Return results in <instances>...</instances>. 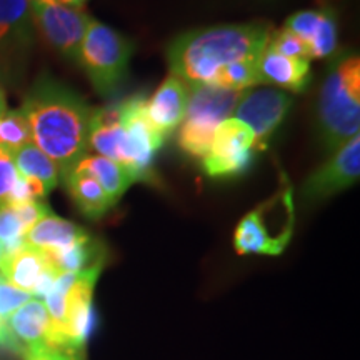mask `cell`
<instances>
[{
  "label": "cell",
  "instance_id": "cell-1",
  "mask_svg": "<svg viewBox=\"0 0 360 360\" xmlns=\"http://www.w3.org/2000/svg\"><path fill=\"white\" fill-rule=\"evenodd\" d=\"M34 143L56 162L60 182L89 155L92 109L77 92L51 77H42L29 90L22 105Z\"/></svg>",
  "mask_w": 360,
  "mask_h": 360
},
{
  "label": "cell",
  "instance_id": "cell-2",
  "mask_svg": "<svg viewBox=\"0 0 360 360\" xmlns=\"http://www.w3.org/2000/svg\"><path fill=\"white\" fill-rule=\"evenodd\" d=\"M272 32L267 22L188 30L169 45L170 74L182 79L188 87L217 85L224 67L242 60L259 62Z\"/></svg>",
  "mask_w": 360,
  "mask_h": 360
},
{
  "label": "cell",
  "instance_id": "cell-3",
  "mask_svg": "<svg viewBox=\"0 0 360 360\" xmlns=\"http://www.w3.org/2000/svg\"><path fill=\"white\" fill-rule=\"evenodd\" d=\"M319 130L328 154L357 137L360 130V62L357 56L335 60L319 94Z\"/></svg>",
  "mask_w": 360,
  "mask_h": 360
},
{
  "label": "cell",
  "instance_id": "cell-4",
  "mask_svg": "<svg viewBox=\"0 0 360 360\" xmlns=\"http://www.w3.org/2000/svg\"><path fill=\"white\" fill-rule=\"evenodd\" d=\"M294 224L292 188L285 187L238 222L233 233L237 254H282L294 233Z\"/></svg>",
  "mask_w": 360,
  "mask_h": 360
},
{
  "label": "cell",
  "instance_id": "cell-5",
  "mask_svg": "<svg viewBox=\"0 0 360 360\" xmlns=\"http://www.w3.org/2000/svg\"><path fill=\"white\" fill-rule=\"evenodd\" d=\"M244 90L219 85H193L188 94L187 112L179 130V147L187 155L204 159L212 146L215 130L232 117Z\"/></svg>",
  "mask_w": 360,
  "mask_h": 360
},
{
  "label": "cell",
  "instance_id": "cell-6",
  "mask_svg": "<svg viewBox=\"0 0 360 360\" xmlns=\"http://www.w3.org/2000/svg\"><path fill=\"white\" fill-rule=\"evenodd\" d=\"M132 53V40L92 19L80 44L77 64L82 65L97 94L107 97L124 80Z\"/></svg>",
  "mask_w": 360,
  "mask_h": 360
},
{
  "label": "cell",
  "instance_id": "cell-7",
  "mask_svg": "<svg viewBox=\"0 0 360 360\" xmlns=\"http://www.w3.org/2000/svg\"><path fill=\"white\" fill-rule=\"evenodd\" d=\"M146 98L130 97L122 102L124 141L120 148V164L130 170L135 182H152L155 177L154 159L165 137L152 125L146 112Z\"/></svg>",
  "mask_w": 360,
  "mask_h": 360
},
{
  "label": "cell",
  "instance_id": "cell-8",
  "mask_svg": "<svg viewBox=\"0 0 360 360\" xmlns=\"http://www.w3.org/2000/svg\"><path fill=\"white\" fill-rule=\"evenodd\" d=\"M90 17L84 8L69 7L58 0H34V29L47 40L53 51L77 64L79 49Z\"/></svg>",
  "mask_w": 360,
  "mask_h": 360
},
{
  "label": "cell",
  "instance_id": "cell-9",
  "mask_svg": "<svg viewBox=\"0 0 360 360\" xmlns=\"http://www.w3.org/2000/svg\"><path fill=\"white\" fill-rule=\"evenodd\" d=\"M255 152L252 130L229 117L215 130L212 146L204 159V172L212 179H232L250 167Z\"/></svg>",
  "mask_w": 360,
  "mask_h": 360
},
{
  "label": "cell",
  "instance_id": "cell-10",
  "mask_svg": "<svg viewBox=\"0 0 360 360\" xmlns=\"http://www.w3.org/2000/svg\"><path fill=\"white\" fill-rule=\"evenodd\" d=\"M102 265L80 272L67 300V314L53 349L62 350L74 360L84 359V349L94 327L92 297Z\"/></svg>",
  "mask_w": 360,
  "mask_h": 360
},
{
  "label": "cell",
  "instance_id": "cell-11",
  "mask_svg": "<svg viewBox=\"0 0 360 360\" xmlns=\"http://www.w3.org/2000/svg\"><path fill=\"white\" fill-rule=\"evenodd\" d=\"M290 107L292 97L281 89H247L242 94L232 117L252 130L255 148H260L269 142L270 135L283 122Z\"/></svg>",
  "mask_w": 360,
  "mask_h": 360
},
{
  "label": "cell",
  "instance_id": "cell-12",
  "mask_svg": "<svg viewBox=\"0 0 360 360\" xmlns=\"http://www.w3.org/2000/svg\"><path fill=\"white\" fill-rule=\"evenodd\" d=\"M360 175V139H350L327 162L310 174L302 186V199L319 202L345 191L359 182Z\"/></svg>",
  "mask_w": 360,
  "mask_h": 360
},
{
  "label": "cell",
  "instance_id": "cell-13",
  "mask_svg": "<svg viewBox=\"0 0 360 360\" xmlns=\"http://www.w3.org/2000/svg\"><path fill=\"white\" fill-rule=\"evenodd\" d=\"M51 317L40 299L30 300L0 322V347L24 355L42 345H49Z\"/></svg>",
  "mask_w": 360,
  "mask_h": 360
},
{
  "label": "cell",
  "instance_id": "cell-14",
  "mask_svg": "<svg viewBox=\"0 0 360 360\" xmlns=\"http://www.w3.org/2000/svg\"><path fill=\"white\" fill-rule=\"evenodd\" d=\"M0 276L17 289L42 300L58 272L52 267L44 252L24 244L11 254H6Z\"/></svg>",
  "mask_w": 360,
  "mask_h": 360
},
{
  "label": "cell",
  "instance_id": "cell-15",
  "mask_svg": "<svg viewBox=\"0 0 360 360\" xmlns=\"http://www.w3.org/2000/svg\"><path fill=\"white\" fill-rule=\"evenodd\" d=\"M283 29L309 45L312 58H327L337 52L339 27L330 8H309L292 13Z\"/></svg>",
  "mask_w": 360,
  "mask_h": 360
},
{
  "label": "cell",
  "instance_id": "cell-16",
  "mask_svg": "<svg viewBox=\"0 0 360 360\" xmlns=\"http://www.w3.org/2000/svg\"><path fill=\"white\" fill-rule=\"evenodd\" d=\"M191 87L177 75L170 74L146 102V112L152 125L165 139L182 124L187 112Z\"/></svg>",
  "mask_w": 360,
  "mask_h": 360
},
{
  "label": "cell",
  "instance_id": "cell-17",
  "mask_svg": "<svg viewBox=\"0 0 360 360\" xmlns=\"http://www.w3.org/2000/svg\"><path fill=\"white\" fill-rule=\"evenodd\" d=\"M259 82L283 92H304L310 82V60L281 56L267 45L259 58Z\"/></svg>",
  "mask_w": 360,
  "mask_h": 360
},
{
  "label": "cell",
  "instance_id": "cell-18",
  "mask_svg": "<svg viewBox=\"0 0 360 360\" xmlns=\"http://www.w3.org/2000/svg\"><path fill=\"white\" fill-rule=\"evenodd\" d=\"M87 238H90V236L82 227L56 214L47 212L27 231L24 244L44 254H52V252L69 249Z\"/></svg>",
  "mask_w": 360,
  "mask_h": 360
},
{
  "label": "cell",
  "instance_id": "cell-19",
  "mask_svg": "<svg viewBox=\"0 0 360 360\" xmlns=\"http://www.w3.org/2000/svg\"><path fill=\"white\" fill-rule=\"evenodd\" d=\"M124 141L122 102L110 103L102 109H92L89 127V147L105 159L120 164V148Z\"/></svg>",
  "mask_w": 360,
  "mask_h": 360
},
{
  "label": "cell",
  "instance_id": "cell-20",
  "mask_svg": "<svg viewBox=\"0 0 360 360\" xmlns=\"http://www.w3.org/2000/svg\"><path fill=\"white\" fill-rule=\"evenodd\" d=\"M32 0H0V49L32 42Z\"/></svg>",
  "mask_w": 360,
  "mask_h": 360
},
{
  "label": "cell",
  "instance_id": "cell-21",
  "mask_svg": "<svg viewBox=\"0 0 360 360\" xmlns=\"http://www.w3.org/2000/svg\"><path fill=\"white\" fill-rule=\"evenodd\" d=\"M74 170H80L92 175L101 184L103 192L109 197L112 207L122 199L127 188L135 182L134 175L127 167L119 162L105 159L102 155H85L82 160L75 165Z\"/></svg>",
  "mask_w": 360,
  "mask_h": 360
},
{
  "label": "cell",
  "instance_id": "cell-22",
  "mask_svg": "<svg viewBox=\"0 0 360 360\" xmlns=\"http://www.w3.org/2000/svg\"><path fill=\"white\" fill-rule=\"evenodd\" d=\"M62 182L80 214L87 219H101L112 207L107 193L92 175L80 172V170H72L62 179Z\"/></svg>",
  "mask_w": 360,
  "mask_h": 360
},
{
  "label": "cell",
  "instance_id": "cell-23",
  "mask_svg": "<svg viewBox=\"0 0 360 360\" xmlns=\"http://www.w3.org/2000/svg\"><path fill=\"white\" fill-rule=\"evenodd\" d=\"M13 164L19 175L34 179L42 184L45 191L51 192L60 184V170L51 157L44 154L34 142L27 143L12 154Z\"/></svg>",
  "mask_w": 360,
  "mask_h": 360
},
{
  "label": "cell",
  "instance_id": "cell-24",
  "mask_svg": "<svg viewBox=\"0 0 360 360\" xmlns=\"http://www.w3.org/2000/svg\"><path fill=\"white\" fill-rule=\"evenodd\" d=\"M47 255L49 262L58 274L70 272V274H80L84 270L97 267L102 265L101 259V247L98 244H94L92 238L79 242V244L69 247V249L52 252Z\"/></svg>",
  "mask_w": 360,
  "mask_h": 360
},
{
  "label": "cell",
  "instance_id": "cell-25",
  "mask_svg": "<svg viewBox=\"0 0 360 360\" xmlns=\"http://www.w3.org/2000/svg\"><path fill=\"white\" fill-rule=\"evenodd\" d=\"M34 142L32 130L20 109L6 110L0 114V147L15 152L27 143Z\"/></svg>",
  "mask_w": 360,
  "mask_h": 360
},
{
  "label": "cell",
  "instance_id": "cell-26",
  "mask_svg": "<svg viewBox=\"0 0 360 360\" xmlns=\"http://www.w3.org/2000/svg\"><path fill=\"white\" fill-rule=\"evenodd\" d=\"M25 227L17 214L15 205L7 200H0V245L6 254L24 245Z\"/></svg>",
  "mask_w": 360,
  "mask_h": 360
},
{
  "label": "cell",
  "instance_id": "cell-27",
  "mask_svg": "<svg viewBox=\"0 0 360 360\" xmlns=\"http://www.w3.org/2000/svg\"><path fill=\"white\" fill-rule=\"evenodd\" d=\"M267 45L270 49H274V51L281 53V56L292 58H305V60H310V58H312L310 57L309 45L300 37H297L295 34H292L285 29L274 30V32L270 34Z\"/></svg>",
  "mask_w": 360,
  "mask_h": 360
},
{
  "label": "cell",
  "instance_id": "cell-28",
  "mask_svg": "<svg viewBox=\"0 0 360 360\" xmlns=\"http://www.w3.org/2000/svg\"><path fill=\"white\" fill-rule=\"evenodd\" d=\"M32 299V295L17 289L12 283L0 276V322H4L12 312L22 307L27 300Z\"/></svg>",
  "mask_w": 360,
  "mask_h": 360
},
{
  "label": "cell",
  "instance_id": "cell-29",
  "mask_svg": "<svg viewBox=\"0 0 360 360\" xmlns=\"http://www.w3.org/2000/svg\"><path fill=\"white\" fill-rule=\"evenodd\" d=\"M47 191L42 184L37 182V180L24 177V175H19L17 177L15 186H13L12 192L8 193L7 202L11 204H24V202H34L40 200L47 195Z\"/></svg>",
  "mask_w": 360,
  "mask_h": 360
},
{
  "label": "cell",
  "instance_id": "cell-30",
  "mask_svg": "<svg viewBox=\"0 0 360 360\" xmlns=\"http://www.w3.org/2000/svg\"><path fill=\"white\" fill-rule=\"evenodd\" d=\"M17 177H19V172L13 164L12 152L0 147V200H7L8 193L15 186Z\"/></svg>",
  "mask_w": 360,
  "mask_h": 360
},
{
  "label": "cell",
  "instance_id": "cell-31",
  "mask_svg": "<svg viewBox=\"0 0 360 360\" xmlns=\"http://www.w3.org/2000/svg\"><path fill=\"white\" fill-rule=\"evenodd\" d=\"M22 360H74L70 355H67L62 350L49 347V345H42V347H37L34 350H29V352L24 354L20 357Z\"/></svg>",
  "mask_w": 360,
  "mask_h": 360
},
{
  "label": "cell",
  "instance_id": "cell-32",
  "mask_svg": "<svg viewBox=\"0 0 360 360\" xmlns=\"http://www.w3.org/2000/svg\"><path fill=\"white\" fill-rule=\"evenodd\" d=\"M58 2L65 4V6H69V7L84 8V7H85V4H87V0H58Z\"/></svg>",
  "mask_w": 360,
  "mask_h": 360
},
{
  "label": "cell",
  "instance_id": "cell-33",
  "mask_svg": "<svg viewBox=\"0 0 360 360\" xmlns=\"http://www.w3.org/2000/svg\"><path fill=\"white\" fill-rule=\"evenodd\" d=\"M7 110V98H6V92H4V89L0 87V114L2 112Z\"/></svg>",
  "mask_w": 360,
  "mask_h": 360
},
{
  "label": "cell",
  "instance_id": "cell-34",
  "mask_svg": "<svg viewBox=\"0 0 360 360\" xmlns=\"http://www.w3.org/2000/svg\"><path fill=\"white\" fill-rule=\"evenodd\" d=\"M4 257H6V252H4V249H2V245H0V267H2Z\"/></svg>",
  "mask_w": 360,
  "mask_h": 360
}]
</instances>
